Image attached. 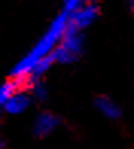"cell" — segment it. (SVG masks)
Listing matches in <instances>:
<instances>
[{
	"mask_svg": "<svg viewBox=\"0 0 134 149\" xmlns=\"http://www.w3.org/2000/svg\"><path fill=\"white\" fill-rule=\"evenodd\" d=\"M69 26V15L66 12L59 11L58 14L52 18V22L49 23L47 29L44 31V33L37 40V43L31 47V50L26 55L17 61V64L11 69L9 78L20 81L26 88H28V79L29 74L34 70V67L37 65L38 61H41L46 56H50L53 50L57 49V46L59 44L61 38L64 37V33Z\"/></svg>",
	"mask_w": 134,
	"mask_h": 149,
	"instance_id": "obj_1",
	"label": "cell"
},
{
	"mask_svg": "<svg viewBox=\"0 0 134 149\" xmlns=\"http://www.w3.org/2000/svg\"><path fill=\"white\" fill-rule=\"evenodd\" d=\"M85 52V33L67 29L52 56L58 65H70L78 63Z\"/></svg>",
	"mask_w": 134,
	"mask_h": 149,
	"instance_id": "obj_2",
	"label": "cell"
},
{
	"mask_svg": "<svg viewBox=\"0 0 134 149\" xmlns=\"http://www.w3.org/2000/svg\"><path fill=\"white\" fill-rule=\"evenodd\" d=\"M100 12H102L100 3L85 2V5L81 9L76 11L75 14H72L69 17V26H67V29L85 33L87 29L91 28V26L98 22V18L100 17Z\"/></svg>",
	"mask_w": 134,
	"mask_h": 149,
	"instance_id": "obj_3",
	"label": "cell"
},
{
	"mask_svg": "<svg viewBox=\"0 0 134 149\" xmlns=\"http://www.w3.org/2000/svg\"><path fill=\"white\" fill-rule=\"evenodd\" d=\"M63 120L57 113L50 110H41L35 114V117L32 120V135L35 139H47L55 131L61 126Z\"/></svg>",
	"mask_w": 134,
	"mask_h": 149,
	"instance_id": "obj_4",
	"label": "cell"
},
{
	"mask_svg": "<svg viewBox=\"0 0 134 149\" xmlns=\"http://www.w3.org/2000/svg\"><path fill=\"white\" fill-rule=\"evenodd\" d=\"M93 107L104 119L110 122H117L124 116V110L120 104L113 99L110 94H105V93L96 94L93 97Z\"/></svg>",
	"mask_w": 134,
	"mask_h": 149,
	"instance_id": "obj_5",
	"label": "cell"
},
{
	"mask_svg": "<svg viewBox=\"0 0 134 149\" xmlns=\"http://www.w3.org/2000/svg\"><path fill=\"white\" fill-rule=\"evenodd\" d=\"M34 104L35 102H34L29 90L23 88V90H18L14 96L3 105L2 110L6 114H9V116H20V114H24Z\"/></svg>",
	"mask_w": 134,
	"mask_h": 149,
	"instance_id": "obj_6",
	"label": "cell"
},
{
	"mask_svg": "<svg viewBox=\"0 0 134 149\" xmlns=\"http://www.w3.org/2000/svg\"><path fill=\"white\" fill-rule=\"evenodd\" d=\"M23 88H26V87L20 82V81L12 79V78L5 81L3 84H0V110H2L3 105L8 102L18 90H23Z\"/></svg>",
	"mask_w": 134,
	"mask_h": 149,
	"instance_id": "obj_7",
	"label": "cell"
},
{
	"mask_svg": "<svg viewBox=\"0 0 134 149\" xmlns=\"http://www.w3.org/2000/svg\"><path fill=\"white\" fill-rule=\"evenodd\" d=\"M28 90L31 93V96L34 99V102H38V104H43L49 99V87L47 84L44 82V79H40V81H31Z\"/></svg>",
	"mask_w": 134,
	"mask_h": 149,
	"instance_id": "obj_8",
	"label": "cell"
},
{
	"mask_svg": "<svg viewBox=\"0 0 134 149\" xmlns=\"http://www.w3.org/2000/svg\"><path fill=\"white\" fill-rule=\"evenodd\" d=\"M53 65H55V59H53L52 55L43 58L41 61H38L37 65L34 67V70H32L31 74H29L28 82H31V81H40V79H43ZM28 87H29V85H28Z\"/></svg>",
	"mask_w": 134,
	"mask_h": 149,
	"instance_id": "obj_9",
	"label": "cell"
},
{
	"mask_svg": "<svg viewBox=\"0 0 134 149\" xmlns=\"http://www.w3.org/2000/svg\"><path fill=\"white\" fill-rule=\"evenodd\" d=\"M84 5H85L84 0H66V2L61 3V9H59V11L66 12V14L70 17L72 14H75L76 11L81 9Z\"/></svg>",
	"mask_w": 134,
	"mask_h": 149,
	"instance_id": "obj_10",
	"label": "cell"
},
{
	"mask_svg": "<svg viewBox=\"0 0 134 149\" xmlns=\"http://www.w3.org/2000/svg\"><path fill=\"white\" fill-rule=\"evenodd\" d=\"M126 8H128V12H130V14L134 17V0H133V2H128V3H126Z\"/></svg>",
	"mask_w": 134,
	"mask_h": 149,
	"instance_id": "obj_11",
	"label": "cell"
},
{
	"mask_svg": "<svg viewBox=\"0 0 134 149\" xmlns=\"http://www.w3.org/2000/svg\"><path fill=\"white\" fill-rule=\"evenodd\" d=\"M0 149H3V148H0Z\"/></svg>",
	"mask_w": 134,
	"mask_h": 149,
	"instance_id": "obj_12",
	"label": "cell"
}]
</instances>
